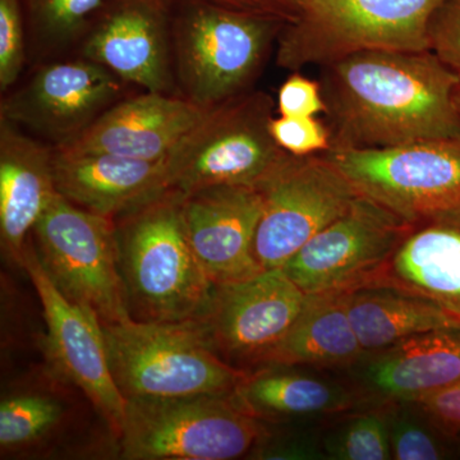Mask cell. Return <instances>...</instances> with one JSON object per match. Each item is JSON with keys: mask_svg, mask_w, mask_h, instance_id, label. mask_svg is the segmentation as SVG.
<instances>
[{"mask_svg": "<svg viewBox=\"0 0 460 460\" xmlns=\"http://www.w3.org/2000/svg\"><path fill=\"white\" fill-rule=\"evenodd\" d=\"M326 66L332 145L390 147L460 137V75L434 51L366 50Z\"/></svg>", "mask_w": 460, "mask_h": 460, "instance_id": "cell-1", "label": "cell"}, {"mask_svg": "<svg viewBox=\"0 0 460 460\" xmlns=\"http://www.w3.org/2000/svg\"><path fill=\"white\" fill-rule=\"evenodd\" d=\"M114 222L118 268L132 319H195L208 305L215 284L187 238L181 193L166 190Z\"/></svg>", "mask_w": 460, "mask_h": 460, "instance_id": "cell-2", "label": "cell"}, {"mask_svg": "<svg viewBox=\"0 0 460 460\" xmlns=\"http://www.w3.org/2000/svg\"><path fill=\"white\" fill-rule=\"evenodd\" d=\"M444 0H287L290 23L278 65L329 66L366 50H429V29Z\"/></svg>", "mask_w": 460, "mask_h": 460, "instance_id": "cell-3", "label": "cell"}, {"mask_svg": "<svg viewBox=\"0 0 460 460\" xmlns=\"http://www.w3.org/2000/svg\"><path fill=\"white\" fill-rule=\"evenodd\" d=\"M111 374L124 398L232 395L250 371L208 347L193 319L102 323Z\"/></svg>", "mask_w": 460, "mask_h": 460, "instance_id": "cell-4", "label": "cell"}, {"mask_svg": "<svg viewBox=\"0 0 460 460\" xmlns=\"http://www.w3.org/2000/svg\"><path fill=\"white\" fill-rule=\"evenodd\" d=\"M271 109L261 93L208 109L165 157L166 190L184 196L211 186L259 187L288 155L269 129Z\"/></svg>", "mask_w": 460, "mask_h": 460, "instance_id": "cell-5", "label": "cell"}, {"mask_svg": "<svg viewBox=\"0 0 460 460\" xmlns=\"http://www.w3.org/2000/svg\"><path fill=\"white\" fill-rule=\"evenodd\" d=\"M268 438L261 420L232 395L127 399L118 436L128 460H230Z\"/></svg>", "mask_w": 460, "mask_h": 460, "instance_id": "cell-6", "label": "cell"}, {"mask_svg": "<svg viewBox=\"0 0 460 460\" xmlns=\"http://www.w3.org/2000/svg\"><path fill=\"white\" fill-rule=\"evenodd\" d=\"M323 154L357 195L407 223L460 205V137L390 147L332 145Z\"/></svg>", "mask_w": 460, "mask_h": 460, "instance_id": "cell-7", "label": "cell"}, {"mask_svg": "<svg viewBox=\"0 0 460 460\" xmlns=\"http://www.w3.org/2000/svg\"><path fill=\"white\" fill-rule=\"evenodd\" d=\"M31 235L42 268L66 298L102 323L132 319L118 268L114 219L84 210L58 193Z\"/></svg>", "mask_w": 460, "mask_h": 460, "instance_id": "cell-8", "label": "cell"}, {"mask_svg": "<svg viewBox=\"0 0 460 460\" xmlns=\"http://www.w3.org/2000/svg\"><path fill=\"white\" fill-rule=\"evenodd\" d=\"M277 20L265 14L202 4L177 33V66L187 99L213 108L234 98L256 74Z\"/></svg>", "mask_w": 460, "mask_h": 460, "instance_id": "cell-9", "label": "cell"}, {"mask_svg": "<svg viewBox=\"0 0 460 460\" xmlns=\"http://www.w3.org/2000/svg\"><path fill=\"white\" fill-rule=\"evenodd\" d=\"M257 189L262 195V213L253 241V256L263 271L283 268L358 198L349 181L323 154H288Z\"/></svg>", "mask_w": 460, "mask_h": 460, "instance_id": "cell-10", "label": "cell"}, {"mask_svg": "<svg viewBox=\"0 0 460 460\" xmlns=\"http://www.w3.org/2000/svg\"><path fill=\"white\" fill-rule=\"evenodd\" d=\"M410 226L383 206L358 196L281 269L305 296L350 293L367 284Z\"/></svg>", "mask_w": 460, "mask_h": 460, "instance_id": "cell-11", "label": "cell"}, {"mask_svg": "<svg viewBox=\"0 0 460 460\" xmlns=\"http://www.w3.org/2000/svg\"><path fill=\"white\" fill-rule=\"evenodd\" d=\"M307 296L283 269L237 283L215 286L195 317L206 343L224 361L251 371L286 337Z\"/></svg>", "mask_w": 460, "mask_h": 460, "instance_id": "cell-12", "label": "cell"}, {"mask_svg": "<svg viewBox=\"0 0 460 460\" xmlns=\"http://www.w3.org/2000/svg\"><path fill=\"white\" fill-rule=\"evenodd\" d=\"M38 292L45 323V356L59 380L80 389L114 436L126 416V398L111 374L104 330L99 317L66 298L42 268L36 248L27 242L22 266Z\"/></svg>", "mask_w": 460, "mask_h": 460, "instance_id": "cell-13", "label": "cell"}, {"mask_svg": "<svg viewBox=\"0 0 460 460\" xmlns=\"http://www.w3.org/2000/svg\"><path fill=\"white\" fill-rule=\"evenodd\" d=\"M122 83L113 72L83 59L41 66L2 102L3 119L66 144L115 104Z\"/></svg>", "mask_w": 460, "mask_h": 460, "instance_id": "cell-14", "label": "cell"}, {"mask_svg": "<svg viewBox=\"0 0 460 460\" xmlns=\"http://www.w3.org/2000/svg\"><path fill=\"white\" fill-rule=\"evenodd\" d=\"M262 213L257 187L211 186L181 195V217L193 252L215 286L256 277L253 241Z\"/></svg>", "mask_w": 460, "mask_h": 460, "instance_id": "cell-15", "label": "cell"}, {"mask_svg": "<svg viewBox=\"0 0 460 460\" xmlns=\"http://www.w3.org/2000/svg\"><path fill=\"white\" fill-rule=\"evenodd\" d=\"M168 44L163 0H113L84 35L83 58L123 83L166 93L172 87Z\"/></svg>", "mask_w": 460, "mask_h": 460, "instance_id": "cell-16", "label": "cell"}, {"mask_svg": "<svg viewBox=\"0 0 460 460\" xmlns=\"http://www.w3.org/2000/svg\"><path fill=\"white\" fill-rule=\"evenodd\" d=\"M208 109L189 99L147 91L115 102L81 135L57 147L159 162L201 122Z\"/></svg>", "mask_w": 460, "mask_h": 460, "instance_id": "cell-17", "label": "cell"}, {"mask_svg": "<svg viewBox=\"0 0 460 460\" xmlns=\"http://www.w3.org/2000/svg\"><path fill=\"white\" fill-rule=\"evenodd\" d=\"M367 287L422 296L460 319V205L411 223Z\"/></svg>", "mask_w": 460, "mask_h": 460, "instance_id": "cell-18", "label": "cell"}, {"mask_svg": "<svg viewBox=\"0 0 460 460\" xmlns=\"http://www.w3.org/2000/svg\"><path fill=\"white\" fill-rule=\"evenodd\" d=\"M53 172L60 196L84 210L111 219L166 190L164 159L148 162L56 147Z\"/></svg>", "mask_w": 460, "mask_h": 460, "instance_id": "cell-19", "label": "cell"}, {"mask_svg": "<svg viewBox=\"0 0 460 460\" xmlns=\"http://www.w3.org/2000/svg\"><path fill=\"white\" fill-rule=\"evenodd\" d=\"M53 154L0 118V243L18 266L29 235L58 195Z\"/></svg>", "mask_w": 460, "mask_h": 460, "instance_id": "cell-20", "label": "cell"}, {"mask_svg": "<svg viewBox=\"0 0 460 460\" xmlns=\"http://www.w3.org/2000/svg\"><path fill=\"white\" fill-rule=\"evenodd\" d=\"M366 380L383 395L411 402L460 380V329L436 330L381 350Z\"/></svg>", "mask_w": 460, "mask_h": 460, "instance_id": "cell-21", "label": "cell"}, {"mask_svg": "<svg viewBox=\"0 0 460 460\" xmlns=\"http://www.w3.org/2000/svg\"><path fill=\"white\" fill-rule=\"evenodd\" d=\"M365 353L350 323L348 293L307 296L298 319L265 357L260 368L347 366L358 361Z\"/></svg>", "mask_w": 460, "mask_h": 460, "instance_id": "cell-22", "label": "cell"}, {"mask_svg": "<svg viewBox=\"0 0 460 460\" xmlns=\"http://www.w3.org/2000/svg\"><path fill=\"white\" fill-rule=\"evenodd\" d=\"M348 313L365 352H381L436 330L460 329V319L440 305L393 288H359L348 293Z\"/></svg>", "mask_w": 460, "mask_h": 460, "instance_id": "cell-23", "label": "cell"}, {"mask_svg": "<svg viewBox=\"0 0 460 460\" xmlns=\"http://www.w3.org/2000/svg\"><path fill=\"white\" fill-rule=\"evenodd\" d=\"M232 398L259 420L320 416L352 407V395L341 386L275 367L250 371Z\"/></svg>", "mask_w": 460, "mask_h": 460, "instance_id": "cell-24", "label": "cell"}, {"mask_svg": "<svg viewBox=\"0 0 460 460\" xmlns=\"http://www.w3.org/2000/svg\"><path fill=\"white\" fill-rule=\"evenodd\" d=\"M59 402L39 393H18L0 402V447L2 453L16 452L38 444L63 420Z\"/></svg>", "mask_w": 460, "mask_h": 460, "instance_id": "cell-25", "label": "cell"}, {"mask_svg": "<svg viewBox=\"0 0 460 460\" xmlns=\"http://www.w3.org/2000/svg\"><path fill=\"white\" fill-rule=\"evenodd\" d=\"M33 42L41 50L63 49L84 35L108 0H26Z\"/></svg>", "mask_w": 460, "mask_h": 460, "instance_id": "cell-26", "label": "cell"}, {"mask_svg": "<svg viewBox=\"0 0 460 460\" xmlns=\"http://www.w3.org/2000/svg\"><path fill=\"white\" fill-rule=\"evenodd\" d=\"M326 453L339 460H386L392 458L389 422L378 413L354 417L326 438Z\"/></svg>", "mask_w": 460, "mask_h": 460, "instance_id": "cell-27", "label": "cell"}, {"mask_svg": "<svg viewBox=\"0 0 460 460\" xmlns=\"http://www.w3.org/2000/svg\"><path fill=\"white\" fill-rule=\"evenodd\" d=\"M26 59L21 0H0V89L8 90L20 77Z\"/></svg>", "mask_w": 460, "mask_h": 460, "instance_id": "cell-28", "label": "cell"}, {"mask_svg": "<svg viewBox=\"0 0 460 460\" xmlns=\"http://www.w3.org/2000/svg\"><path fill=\"white\" fill-rule=\"evenodd\" d=\"M269 129L274 141L290 155L326 153L332 145L328 128L314 117L272 118Z\"/></svg>", "mask_w": 460, "mask_h": 460, "instance_id": "cell-29", "label": "cell"}, {"mask_svg": "<svg viewBox=\"0 0 460 460\" xmlns=\"http://www.w3.org/2000/svg\"><path fill=\"white\" fill-rule=\"evenodd\" d=\"M392 458L398 460H438L444 458L443 445L425 425L411 414H396L389 420Z\"/></svg>", "mask_w": 460, "mask_h": 460, "instance_id": "cell-30", "label": "cell"}, {"mask_svg": "<svg viewBox=\"0 0 460 460\" xmlns=\"http://www.w3.org/2000/svg\"><path fill=\"white\" fill-rule=\"evenodd\" d=\"M429 50L460 75V0H444L429 29Z\"/></svg>", "mask_w": 460, "mask_h": 460, "instance_id": "cell-31", "label": "cell"}, {"mask_svg": "<svg viewBox=\"0 0 460 460\" xmlns=\"http://www.w3.org/2000/svg\"><path fill=\"white\" fill-rule=\"evenodd\" d=\"M277 105L284 117H316L326 111L319 84L299 75H290L281 84Z\"/></svg>", "mask_w": 460, "mask_h": 460, "instance_id": "cell-32", "label": "cell"}, {"mask_svg": "<svg viewBox=\"0 0 460 460\" xmlns=\"http://www.w3.org/2000/svg\"><path fill=\"white\" fill-rule=\"evenodd\" d=\"M407 402L416 404L438 431L460 436V380Z\"/></svg>", "mask_w": 460, "mask_h": 460, "instance_id": "cell-33", "label": "cell"}, {"mask_svg": "<svg viewBox=\"0 0 460 460\" xmlns=\"http://www.w3.org/2000/svg\"><path fill=\"white\" fill-rule=\"evenodd\" d=\"M262 459H320L323 453L314 443L292 441L278 445H265L257 447L256 453Z\"/></svg>", "mask_w": 460, "mask_h": 460, "instance_id": "cell-34", "label": "cell"}, {"mask_svg": "<svg viewBox=\"0 0 460 460\" xmlns=\"http://www.w3.org/2000/svg\"><path fill=\"white\" fill-rule=\"evenodd\" d=\"M253 7L269 9L272 13L283 14L287 0H250Z\"/></svg>", "mask_w": 460, "mask_h": 460, "instance_id": "cell-35", "label": "cell"}, {"mask_svg": "<svg viewBox=\"0 0 460 460\" xmlns=\"http://www.w3.org/2000/svg\"><path fill=\"white\" fill-rule=\"evenodd\" d=\"M213 2L220 3V4L224 5H230V7H253V5L251 4L250 0H213Z\"/></svg>", "mask_w": 460, "mask_h": 460, "instance_id": "cell-36", "label": "cell"}, {"mask_svg": "<svg viewBox=\"0 0 460 460\" xmlns=\"http://www.w3.org/2000/svg\"><path fill=\"white\" fill-rule=\"evenodd\" d=\"M456 108H458V111H459V115H460V80H459L458 86H456Z\"/></svg>", "mask_w": 460, "mask_h": 460, "instance_id": "cell-37", "label": "cell"}]
</instances>
